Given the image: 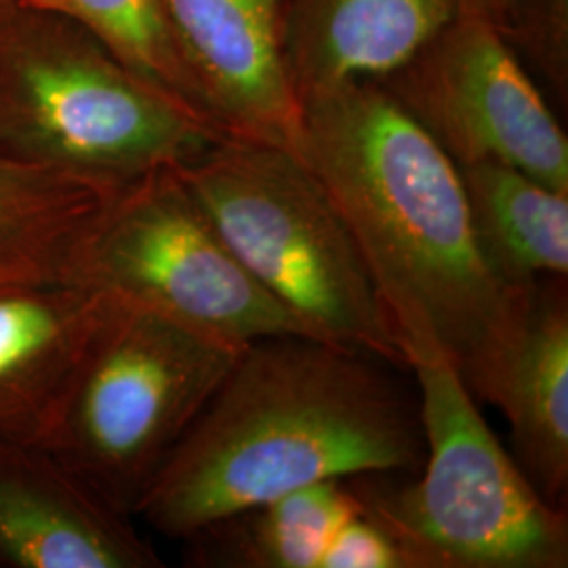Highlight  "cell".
I'll list each match as a JSON object with an SVG mask.
<instances>
[{
	"instance_id": "obj_7",
	"label": "cell",
	"mask_w": 568,
	"mask_h": 568,
	"mask_svg": "<svg viewBox=\"0 0 568 568\" xmlns=\"http://www.w3.org/2000/svg\"><path fill=\"white\" fill-rule=\"evenodd\" d=\"M68 281L234 347L312 337L241 264L175 169L122 185L82 239Z\"/></svg>"
},
{
	"instance_id": "obj_21",
	"label": "cell",
	"mask_w": 568,
	"mask_h": 568,
	"mask_svg": "<svg viewBox=\"0 0 568 568\" xmlns=\"http://www.w3.org/2000/svg\"><path fill=\"white\" fill-rule=\"evenodd\" d=\"M20 0H0V26L20 16Z\"/></svg>"
},
{
	"instance_id": "obj_5",
	"label": "cell",
	"mask_w": 568,
	"mask_h": 568,
	"mask_svg": "<svg viewBox=\"0 0 568 568\" xmlns=\"http://www.w3.org/2000/svg\"><path fill=\"white\" fill-rule=\"evenodd\" d=\"M108 300L41 445L135 518L243 347Z\"/></svg>"
},
{
	"instance_id": "obj_11",
	"label": "cell",
	"mask_w": 568,
	"mask_h": 568,
	"mask_svg": "<svg viewBox=\"0 0 568 568\" xmlns=\"http://www.w3.org/2000/svg\"><path fill=\"white\" fill-rule=\"evenodd\" d=\"M133 516L49 448L0 440V568H159Z\"/></svg>"
},
{
	"instance_id": "obj_12",
	"label": "cell",
	"mask_w": 568,
	"mask_h": 568,
	"mask_svg": "<svg viewBox=\"0 0 568 568\" xmlns=\"http://www.w3.org/2000/svg\"><path fill=\"white\" fill-rule=\"evenodd\" d=\"M108 302L70 281L0 284V440L41 445Z\"/></svg>"
},
{
	"instance_id": "obj_17",
	"label": "cell",
	"mask_w": 568,
	"mask_h": 568,
	"mask_svg": "<svg viewBox=\"0 0 568 568\" xmlns=\"http://www.w3.org/2000/svg\"><path fill=\"white\" fill-rule=\"evenodd\" d=\"M20 11L77 23L133 74L217 124L185 63L163 0H20Z\"/></svg>"
},
{
	"instance_id": "obj_2",
	"label": "cell",
	"mask_w": 568,
	"mask_h": 568,
	"mask_svg": "<svg viewBox=\"0 0 568 568\" xmlns=\"http://www.w3.org/2000/svg\"><path fill=\"white\" fill-rule=\"evenodd\" d=\"M297 156L342 211L403 354L432 347L466 384L516 288L488 267L457 163L386 87L300 95Z\"/></svg>"
},
{
	"instance_id": "obj_9",
	"label": "cell",
	"mask_w": 568,
	"mask_h": 568,
	"mask_svg": "<svg viewBox=\"0 0 568 568\" xmlns=\"http://www.w3.org/2000/svg\"><path fill=\"white\" fill-rule=\"evenodd\" d=\"M567 278L516 288L508 318L466 386L506 417L516 462L558 506L568 488Z\"/></svg>"
},
{
	"instance_id": "obj_8",
	"label": "cell",
	"mask_w": 568,
	"mask_h": 568,
	"mask_svg": "<svg viewBox=\"0 0 568 568\" xmlns=\"http://www.w3.org/2000/svg\"><path fill=\"white\" fill-rule=\"evenodd\" d=\"M387 91L457 166L501 163L568 192V142L493 21L457 16Z\"/></svg>"
},
{
	"instance_id": "obj_16",
	"label": "cell",
	"mask_w": 568,
	"mask_h": 568,
	"mask_svg": "<svg viewBox=\"0 0 568 568\" xmlns=\"http://www.w3.org/2000/svg\"><path fill=\"white\" fill-rule=\"evenodd\" d=\"M363 509L349 480H321L203 528L185 560L201 568H318L326 544Z\"/></svg>"
},
{
	"instance_id": "obj_14",
	"label": "cell",
	"mask_w": 568,
	"mask_h": 568,
	"mask_svg": "<svg viewBox=\"0 0 568 568\" xmlns=\"http://www.w3.org/2000/svg\"><path fill=\"white\" fill-rule=\"evenodd\" d=\"M121 187L0 152V284L68 281L82 239Z\"/></svg>"
},
{
	"instance_id": "obj_6",
	"label": "cell",
	"mask_w": 568,
	"mask_h": 568,
	"mask_svg": "<svg viewBox=\"0 0 568 568\" xmlns=\"http://www.w3.org/2000/svg\"><path fill=\"white\" fill-rule=\"evenodd\" d=\"M0 152L95 182H138L199 159L227 133L77 37L2 23Z\"/></svg>"
},
{
	"instance_id": "obj_20",
	"label": "cell",
	"mask_w": 568,
	"mask_h": 568,
	"mask_svg": "<svg viewBox=\"0 0 568 568\" xmlns=\"http://www.w3.org/2000/svg\"><path fill=\"white\" fill-rule=\"evenodd\" d=\"M457 7H459V16L485 18L501 30L506 0H457Z\"/></svg>"
},
{
	"instance_id": "obj_15",
	"label": "cell",
	"mask_w": 568,
	"mask_h": 568,
	"mask_svg": "<svg viewBox=\"0 0 568 568\" xmlns=\"http://www.w3.org/2000/svg\"><path fill=\"white\" fill-rule=\"evenodd\" d=\"M476 241L493 274L520 288L568 274V192L501 163L459 166Z\"/></svg>"
},
{
	"instance_id": "obj_10",
	"label": "cell",
	"mask_w": 568,
	"mask_h": 568,
	"mask_svg": "<svg viewBox=\"0 0 568 568\" xmlns=\"http://www.w3.org/2000/svg\"><path fill=\"white\" fill-rule=\"evenodd\" d=\"M185 63L227 135L297 154L302 102L283 49L286 0H163Z\"/></svg>"
},
{
	"instance_id": "obj_13",
	"label": "cell",
	"mask_w": 568,
	"mask_h": 568,
	"mask_svg": "<svg viewBox=\"0 0 568 568\" xmlns=\"http://www.w3.org/2000/svg\"><path fill=\"white\" fill-rule=\"evenodd\" d=\"M459 16L457 0L284 2L283 49L297 95L389 79Z\"/></svg>"
},
{
	"instance_id": "obj_4",
	"label": "cell",
	"mask_w": 568,
	"mask_h": 568,
	"mask_svg": "<svg viewBox=\"0 0 568 568\" xmlns=\"http://www.w3.org/2000/svg\"><path fill=\"white\" fill-rule=\"evenodd\" d=\"M175 171L251 276L312 337L406 368L349 225L295 152L225 135Z\"/></svg>"
},
{
	"instance_id": "obj_18",
	"label": "cell",
	"mask_w": 568,
	"mask_h": 568,
	"mask_svg": "<svg viewBox=\"0 0 568 568\" xmlns=\"http://www.w3.org/2000/svg\"><path fill=\"white\" fill-rule=\"evenodd\" d=\"M318 568H408L405 551L365 506L326 544Z\"/></svg>"
},
{
	"instance_id": "obj_1",
	"label": "cell",
	"mask_w": 568,
	"mask_h": 568,
	"mask_svg": "<svg viewBox=\"0 0 568 568\" xmlns=\"http://www.w3.org/2000/svg\"><path fill=\"white\" fill-rule=\"evenodd\" d=\"M392 366L307 335L246 345L135 516L183 541L312 483L415 476L426 457L419 406Z\"/></svg>"
},
{
	"instance_id": "obj_19",
	"label": "cell",
	"mask_w": 568,
	"mask_h": 568,
	"mask_svg": "<svg viewBox=\"0 0 568 568\" xmlns=\"http://www.w3.org/2000/svg\"><path fill=\"white\" fill-rule=\"evenodd\" d=\"M516 4L523 39L532 49L549 79L567 82V0H508ZM504 7V11H506Z\"/></svg>"
},
{
	"instance_id": "obj_3",
	"label": "cell",
	"mask_w": 568,
	"mask_h": 568,
	"mask_svg": "<svg viewBox=\"0 0 568 568\" xmlns=\"http://www.w3.org/2000/svg\"><path fill=\"white\" fill-rule=\"evenodd\" d=\"M419 387L426 457L419 478H347L366 511L405 551L408 568H565V508L528 480L497 440L445 354L406 352Z\"/></svg>"
}]
</instances>
